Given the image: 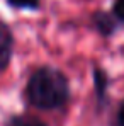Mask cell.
Returning a JSON list of instances; mask_svg holds the SVG:
<instances>
[{
  "mask_svg": "<svg viewBox=\"0 0 124 126\" xmlns=\"http://www.w3.org/2000/svg\"><path fill=\"white\" fill-rule=\"evenodd\" d=\"M26 97L29 106L39 111L61 109L71 99L70 80L56 66L51 65L39 66L27 79Z\"/></svg>",
  "mask_w": 124,
  "mask_h": 126,
  "instance_id": "6da1fadb",
  "label": "cell"
},
{
  "mask_svg": "<svg viewBox=\"0 0 124 126\" xmlns=\"http://www.w3.org/2000/svg\"><path fill=\"white\" fill-rule=\"evenodd\" d=\"M14 46H15V39L10 26L3 19H0V73L5 72L12 62Z\"/></svg>",
  "mask_w": 124,
  "mask_h": 126,
  "instance_id": "7a4b0ae2",
  "label": "cell"
},
{
  "mask_svg": "<svg viewBox=\"0 0 124 126\" xmlns=\"http://www.w3.org/2000/svg\"><path fill=\"white\" fill-rule=\"evenodd\" d=\"M92 26L104 38L114 36L117 32V27H119V24L114 19V16L110 12H107V10H95L92 14Z\"/></svg>",
  "mask_w": 124,
  "mask_h": 126,
  "instance_id": "3957f363",
  "label": "cell"
},
{
  "mask_svg": "<svg viewBox=\"0 0 124 126\" xmlns=\"http://www.w3.org/2000/svg\"><path fill=\"white\" fill-rule=\"evenodd\" d=\"M92 79H94V92H95L97 104L104 106L107 102V92H109V85H110V77L104 68L95 66L94 72H92Z\"/></svg>",
  "mask_w": 124,
  "mask_h": 126,
  "instance_id": "277c9868",
  "label": "cell"
},
{
  "mask_svg": "<svg viewBox=\"0 0 124 126\" xmlns=\"http://www.w3.org/2000/svg\"><path fill=\"white\" fill-rule=\"evenodd\" d=\"M3 126H48V123L32 114H12Z\"/></svg>",
  "mask_w": 124,
  "mask_h": 126,
  "instance_id": "5b68a950",
  "label": "cell"
},
{
  "mask_svg": "<svg viewBox=\"0 0 124 126\" xmlns=\"http://www.w3.org/2000/svg\"><path fill=\"white\" fill-rule=\"evenodd\" d=\"M9 7L17 10H39L41 0H5Z\"/></svg>",
  "mask_w": 124,
  "mask_h": 126,
  "instance_id": "8992f818",
  "label": "cell"
},
{
  "mask_svg": "<svg viewBox=\"0 0 124 126\" xmlns=\"http://www.w3.org/2000/svg\"><path fill=\"white\" fill-rule=\"evenodd\" d=\"M110 14L114 16V19L117 21V24H123L124 26V0H114Z\"/></svg>",
  "mask_w": 124,
  "mask_h": 126,
  "instance_id": "52a82bcc",
  "label": "cell"
},
{
  "mask_svg": "<svg viewBox=\"0 0 124 126\" xmlns=\"http://www.w3.org/2000/svg\"><path fill=\"white\" fill-rule=\"evenodd\" d=\"M116 126H124V99L121 101L117 114H116Z\"/></svg>",
  "mask_w": 124,
  "mask_h": 126,
  "instance_id": "ba28073f",
  "label": "cell"
}]
</instances>
